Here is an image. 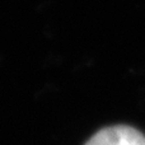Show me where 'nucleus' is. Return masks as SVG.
Here are the masks:
<instances>
[{"instance_id":"obj_1","label":"nucleus","mask_w":145,"mask_h":145,"mask_svg":"<svg viewBox=\"0 0 145 145\" xmlns=\"http://www.w3.org/2000/svg\"><path fill=\"white\" fill-rule=\"evenodd\" d=\"M85 145H145V136L134 127L117 125L99 130Z\"/></svg>"}]
</instances>
